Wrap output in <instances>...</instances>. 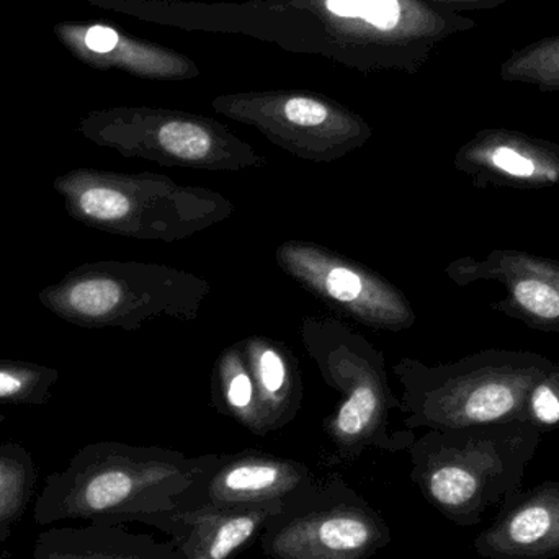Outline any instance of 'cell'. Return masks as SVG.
I'll list each match as a JSON object with an SVG mask.
<instances>
[{
    "instance_id": "cell-15",
    "label": "cell",
    "mask_w": 559,
    "mask_h": 559,
    "mask_svg": "<svg viewBox=\"0 0 559 559\" xmlns=\"http://www.w3.org/2000/svg\"><path fill=\"white\" fill-rule=\"evenodd\" d=\"M318 483L305 463L272 453L246 450L222 455L200 492V502L259 506L289 501Z\"/></svg>"
},
{
    "instance_id": "cell-20",
    "label": "cell",
    "mask_w": 559,
    "mask_h": 559,
    "mask_svg": "<svg viewBox=\"0 0 559 559\" xmlns=\"http://www.w3.org/2000/svg\"><path fill=\"white\" fill-rule=\"evenodd\" d=\"M36 479L32 453L19 443L0 442V531H12L25 515Z\"/></svg>"
},
{
    "instance_id": "cell-10",
    "label": "cell",
    "mask_w": 559,
    "mask_h": 559,
    "mask_svg": "<svg viewBox=\"0 0 559 559\" xmlns=\"http://www.w3.org/2000/svg\"><path fill=\"white\" fill-rule=\"evenodd\" d=\"M390 542L386 522L341 478L289 499L261 535L269 559H368Z\"/></svg>"
},
{
    "instance_id": "cell-16",
    "label": "cell",
    "mask_w": 559,
    "mask_h": 559,
    "mask_svg": "<svg viewBox=\"0 0 559 559\" xmlns=\"http://www.w3.org/2000/svg\"><path fill=\"white\" fill-rule=\"evenodd\" d=\"M455 164L468 174L492 170L521 183L559 180V147L515 131H481L460 150Z\"/></svg>"
},
{
    "instance_id": "cell-7",
    "label": "cell",
    "mask_w": 559,
    "mask_h": 559,
    "mask_svg": "<svg viewBox=\"0 0 559 559\" xmlns=\"http://www.w3.org/2000/svg\"><path fill=\"white\" fill-rule=\"evenodd\" d=\"M212 286L205 278L146 262L82 264L38 293L52 314L79 328L134 332L154 319L193 321Z\"/></svg>"
},
{
    "instance_id": "cell-23",
    "label": "cell",
    "mask_w": 559,
    "mask_h": 559,
    "mask_svg": "<svg viewBox=\"0 0 559 559\" xmlns=\"http://www.w3.org/2000/svg\"><path fill=\"white\" fill-rule=\"evenodd\" d=\"M59 371L46 365L0 360V404L43 406L51 400Z\"/></svg>"
},
{
    "instance_id": "cell-9",
    "label": "cell",
    "mask_w": 559,
    "mask_h": 559,
    "mask_svg": "<svg viewBox=\"0 0 559 559\" xmlns=\"http://www.w3.org/2000/svg\"><path fill=\"white\" fill-rule=\"evenodd\" d=\"M212 108L309 163H335L373 136L361 115L318 92H236L213 98Z\"/></svg>"
},
{
    "instance_id": "cell-12",
    "label": "cell",
    "mask_w": 559,
    "mask_h": 559,
    "mask_svg": "<svg viewBox=\"0 0 559 559\" xmlns=\"http://www.w3.org/2000/svg\"><path fill=\"white\" fill-rule=\"evenodd\" d=\"M288 501L259 506H216L209 502L151 515L141 524L169 537L180 559H235L272 519L282 514Z\"/></svg>"
},
{
    "instance_id": "cell-17",
    "label": "cell",
    "mask_w": 559,
    "mask_h": 559,
    "mask_svg": "<svg viewBox=\"0 0 559 559\" xmlns=\"http://www.w3.org/2000/svg\"><path fill=\"white\" fill-rule=\"evenodd\" d=\"M254 381L261 437L288 426L301 409L302 386L295 354L282 342L262 335L241 341Z\"/></svg>"
},
{
    "instance_id": "cell-4",
    "label": "cell",
    "mask_w": 559,
    "mask_h": 559,
    "mask_svg": "<svg viewBox=\"0 0 559 559\" xmlns=\"http://www.w3.org/2000/svg\"><path fill=\"white\" fill-rule=\"evenodd\" d=\"M52 189L69 218L134 241H186L235 213L222 193L163 174L74 169L56 177Z\"/></svg>"
},
{
    "instance_id": "cell-6",
    "label": "cell",
    "mask_w": 559,
    "mask_h": 559,
    "mask_svg": "<svg viewBox=\"0 0 559 559\" xmlns=\"http://www.w3.org/2000/svg\"><path fill=\"white\" fill-rule=\"evenodd\" d=\"M271 5L311 16L322 52L361 72L416 74L440 43L476 28L469 16L427 0H272Z\"/></svg>"
},
{
    "instance_id": "cell-1",
    "label": "cell",
    "mask_w": 559,
    "mask_h": 559,
    "mask_svg": "<svg viewBox=\"0 0 559 559\" xmlns=\"http://www.w3.org/2000/svg\"><path fill=\"white\" fill-rule=\"evenodd\" d=\"M222 455L189 456L163 447L95 442L46 476L35 502L36 524H131L199 504L203 483Z\"/></svg>"
},
{
    "instance_id": "cell-25",
    "label": "cell",
    "mask_w": 559,
    "mask_h": 559,
    "mask_svg": "<svg viewBox=\"0 0 559 559\" xmlns=\"http://www.w3.org/2000/svg\"><path fill=\"white\" fill-rule=\"evenodd\" d=\"M427 2L432 3L437 9L447 10V12L462 13L496 9L508 0H427Z\"/></svg>"
},
{
    "instance_id": "cell-28",
    "label": "cell",
    "mask_w": 559,
    "mask_h": 559,
    "mask_svg": "<svg viewBox=\"0 0 559 559\" xmlns=\"http://www.w3.org/2000/svg\"><path fill=\"white\" fill-rule=\"evenodd\" d=\"M262 559H269V558H262Z\"/></svg>"
},
{
    "instance_id": "cell-8",
    "label": "cell",
    "mask_w": 559,
    "mask_h": 559,
    "mask_svg": "<svg viewBox=\"0 0 559 559\" xmlns=\"http://www.w3.org/2000/svg\"><path fill=\"white\" fill-rule=\"evenodd\" d=\"M79 134L124 157L166 167L241 173L261 169L267 159L205 115L157 107H111L79 120Z\"/></svg>"
},
{
    "instance_id": "cell-24",
    "label": "cell",
    "mask_w": 559,
    "mask_h": 559,
    "mask_svg": "<svg viewBox=\"0 0 559 559\" xmlns=\"http://www.w3.org/2000/svg\"><path fill=\"white\" fill-rule=\"evenodd\" d=\"M532 423L538 427H554L559 424V370L548 374L534 388L531 394Z\"/></svg>"
},
{
    "instance_id": "cell-14",
    "label": "cell",
    "mask_w": 559,
    "mask_h": 559,
    "mask_svg": "<svg viewBox=\"0 0 559 559\" xmlns=\"http://www.w3.org/2000/svg\"><path fill=\"white\" fill-rule=\"evenodd\" d=\"M496 521L475 540V551L488 559L559 557V481L506 499Z\"/></svg>"
},
{
    "instance_id": "cell-18",
    "label": "cell",
    "mask_w": 559,
    "mask_h": 559,
    "mask_svg": "<svg viewBox=\"0 0 559 559\" xmlns=\"http://www.w3.org/2000/svg\"><path fill=\"white\" fill-rule=\"evenodd\" d=\"M32 559H180L169 540L128 531L124 524L88 522L52 527L33 545Z\"/></svg>"
},
{
    "instance_id": "cell-13",
    "label": "cell",
    "mask_w": 559,
    "mask_h": 559,
    "mask_svg": "<svg viewBox=\"0 0 559 559\" xmlns=\"http://www.w3.org/2000/svg\"><path fill=\"white\" fill-rule=\"evenodd\" d=\"M58 41L82 64L100 71L124 72L150 81H192L199 64L177 49L138 38L110 23L61 22L52 26Z\"/></svg>"
},
{
    "instance_id": "cell-19",
    "label": "cell",
    "mask_w": 559,
    "mask_h": 559,
    "mask_svg": "<svg viewBox=\"0 0 559 559\" xmlns=\"http://www.w3.org/2000/svg\"><path fill=\"white\" fill-rule=\"evenodd\" d=\"M212 400L219 414L231 417L249 432L261 437L254 381L241 342L229 345L219 354L213 368Z\"/></svg>"
},
{
    "instance_id": "cell-5",
    "label": "cell",
    "mask_w": 559,
    "mask_h": 559,
    "mask_svg": "<svg viewBox=\"0 0 559 559\" xmlns=\"http://www.w3.org/2000/svg\"><path fill=\"white\" fill-rule=\"evenodd\" d=\"M301 338L324 383L341 394L334 413L322 424L335 456L352 462L367 450H409L416 440L414 430L391 429L401 400L388 378L386 355L335 318L302 319Z\"/></svg>"
},
{
    "instance_id": "cell-2",
    "label": "cell",
    "mask_w": 559,
    "mask_h": 559,
    "mask_svg": "<svg viewBox=\"0 0 559 559\" xmlns=\"http://www.w3.org/2000/svg\"><path fill=\"white\" fill-rule=\"evenodd\" d=\"M538 443L540 427L531 420L429 429L407 450L411 478L443 518L472 527L521 491Z\"/></svg>"
},
{
    "instance_id": "cell-26",
    "label": "cell",
    "mask_w": 559,
    "mask_h": 559,
    "mask_svg": "<svg viewBox=\"0 0 559 559\" xmlns=\"http://www.w3.org/2000/svg\"><path fill=\"white\" fill-rule=\"evenodd\" d=\"M10 535H12V531H0V545L9 540Z\"/></svg>"
},
{
    "instance_id": "cell-21",
    "label": "cell",
    "mask_w": 559,
    "mask_h": 559,
    "mask_svg": "<svg viewBox=\"0 0 559 559\" xmlns=\"http://www.w3.org/2000/svg\"><path fill=\"white\" fill-rule=\"evenodd\" d=\"M528 261L524 267H512L506 280L512 301L538 321H559V269Z\"/></svg>"
},
{
    "instance_id": "cell-3",
    "label": "cell",
    "mask_w": 559,
    "mask_h": 559,
    "mask_svg": "<svg viewBox=\"0 0 559 559\" xmlns=\"http://www.w3.org/2000/svg\"><path fill=\"white\" fill-rule=\"evenodd\" d=\"M406 429L447 430L531 420V394L554 373L548 358L521 352H483L429 367L416 358L393 364Z\"/></svg>"
},
{
    "instance_id": "cell-27",
    "label": "cell",
    "mask_w": 559,
    "mask_h": 559,
    "mask_svg": "<svg viewBox=\"0 0 559 559\" xmlns=\"http://www.w3.org/2000/svg\"><path fill=\"white\" fill-rule=\"evenodd\" d=\"M3 420H5V416H3V414H0V424H2Z\"/></svg>"
},
{
    "instance_id": "cell-22",
    "label": "cell",
    "mask_w": 559,
    "mask_h": 559,
    "mask_svg": "<svg viewBox=\"0 0 559 559\" xmlns=\"http://www.w3.org/2000/svg\"><path fill=\"white\" fill-rule=\"evenodd\" d=\"M499 75L504 82L535 85L542 92L559 91V35L515 49L502 62Z\"/></svg>"
},
{
    "instance_id": "cell-11",
    "label": "cell",
    "mask_w": 559,
    "mask_h": 559,
    "mask_svg": "<svg viewBox=\"0 0 559 559\" xmlns=\"http://www.w3.org/2000/svg\"><path fill=\"white\" fill-rule=\"evenodd\" d=\"M275 261L283 274L352 321L388 332L406 331L416 322L409 299L390 280L318 242H282Z\"/></svg>"
}]
</instances>
